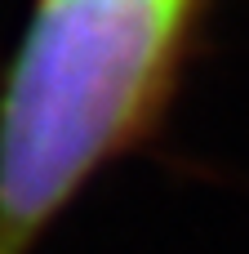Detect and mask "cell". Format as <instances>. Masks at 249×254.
Here are the masks:
<instances>
[{
	"instance_id": "6da1fadb",
	"label": "cell",
	"mask_w": 249,
	"mask_h": 254,
	"mask_svg": "<svg viewBox=\"0 0 249 254\" xmlns=\"http://www.w3.org/2000/svg\"><path fill=\"white\" fill-rule=\"evenodd\" d=\"M200 0H36L0 80V254L62 210L165 112Z\"/></svg>"
}]
</instances>
